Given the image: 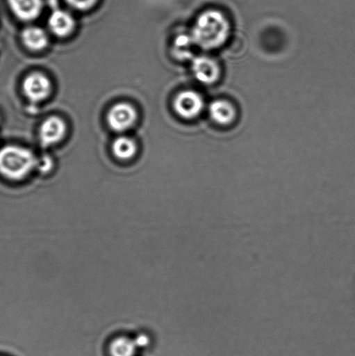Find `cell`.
I'll return each instance as SVG.
<instances>
[{
	"label": "cell",
	"mask_w": 355,
	"mask_h": 356,
	"mask_svg": "<svg viewBox=\"0 0 355 356\" xmlns=\"http://www.w3.org/2000/svg\"><path fill=\"white\" fill-rule=\"evenodd\" d=\"M199 107V100L195 94L183 92L180 94L175 101V108L180 115L183 117L193 116Z\"/></svg>",
	"instance_id": "obj_8"
},
{
	"label": "cell",
	"mask_w": 355,
	"mask_h": 356,
	"mask_svg": "<svg viewBox=\"0 0 355 356\" xmlns=\"http://www.w3.org/2000/svg\"><path fill=\"white\" fill-rule=\"evenodd\" d=\"M49 26L58 37H66L74 30L75 21L68 13L58 10L49 19Z\"/></svg>",
	"instance_id": "obj_6"
},
{
	"label": "cell",
	"mask_w": 355,
	"mask_h": 356,
	"mask_svg": "<svg viewBox=\"0 0 355 356\" xmlns=\"http://www.w3.org/2000/svg\"><path fill=\"white\" fill-rule=\"evenodd\" d=\"M13 12L19 19L30 21L36 19L42 10V0H8Z\"/></svg>",
	"instance_id": "obj_5"
},
{
	"label": "cell",
	"mask_w": 355,
	"mask_h": 356,
	"mask_svg": "<svg viewBox=\"0 0 355 356\" xmlns=\"http://www.w3.org/2000/svg\"><path fill=\"white\" fill-rule=\"evenodd\" d=\"M135 343L137 344L138 348H145L149 343V338L145 334H140L135 339Z\"/></svg>",
	"instance_id": "obj_12"
},
{
	"label": "cell",
	"mask_w": 355,
	"mask_h": 356,
	"mask_svg": "<svg viewBox=\"0 0 355 356\" xmlns=\"http://www.w3.org/2000/svg\"><path fill=\"white\" fill-rule=\"evenodd\" d=\"M69 5L79 10H88L95 5L97 0H66Z\"/></svg>",
	"instance_id": "obj_11"
},
{
	"label": "cell",
	"mask_w": 355,
	"mask_h": 356,
	"mask_svg": "<svg viewBox=\"0 0 355 356\" xmlns=\"http://www.w3.org/2000/svg\"><path fill=\"white\" fill-rule=\"evenodd\" d=\"M66 127L64 121L59 118H48L42 124L40 140L44 146L57 144L65 134Z\"/></svg>",
	"instance_id": "obj_4"
},
{
	"label": "cell",
	"mask_w": 355,
	"mask_h": 356,
	"mask_svg": "<svg viewBox=\"0 0 355 356\" xmlns=\"http://www.w3.org/2000/svg\"><path fill=\"white\" fill-rule=\"evenodd\" d=\"M137 111L129 104H117L108 113L110 127L116 131H124L131 128L137 120Z\"/></svg>",
	"instance_id": "obj_2"
},
{
	"label": "cell",
	"mask_w": 355,
	"mask_h": 356,
	"mask_svg": "<svg viewBox=\"0 0 355 356\" xmlns=\"http://www.w3.org/2000/svg\"><path fill=\"white\" fill-rule=\"evenodd\" d=\"M23 89L28 99L33 102H40L50 94L51 83L47 76L40 73H33L24 79Z\"/></svg>",
	"instance_id": "obj_3"
},
{
	"label": "cell",
	"mask_w": 355,
	"mask_h": 356,
	"mask_svg": "<svg viewBox=\"0 0 355 356\" xmlns=\"http://www.w3.org/2000/svg\"><path fill=\"white\" fill-rule=\"evenodd\" d=\"M51 168V159L47 158H44L42 159V162L40 165V170L42 172H48L49 170Z\"/></svg>",
	"instance_id": "obj_13"
},
{
	"label": "cell",
	"mask_w": 355,
	"mask_h": 356,
	"mask_svg": "<svg viewBox=\"0 0 355 356\" xmlns=\"http://www.w3.org/2000/svg\"><path fill=\"white\" fill-rule=\"evenodd\" d=\"M38 165V160L29 149L6 146L0 149V174L10 180L24 179Z\"/></svg>",
	"instance_id": "obj_1"
},
{
	"label": "cell",
	"mask_w": 355,
	"mask_h": 356,
	"mask_svg": "<svg viewBox=\"0 0 355 356\" xmlns=\"http://www.w3.org/2000/svg\"><path fill=\"white\" fill-rule=\"evenodd\" d=\"M22 40L24 45L33 51L43 50L47 47L48 38L40 27H28L24 30Z\"/></svg>",
	"instance_id": "obj_7"
},
{
	"label": "cell",
	"mask_w": 355,
	"mask_h": 356,
	"mask_svg": "<svg viewBox=\"0 0 355 356\" xmlns=\"http://www.w3.org/2000/svg\"><path fill=\"white\" fill-rule=\"evenodd\" d=\"M138 348L135 340L127 337H118L111 343L110 354L111 356H134Z\"/></svg>",
	"instance_id": "obj_9"
},
{
	"label": "cell",
	"mask_w": 355,
	"mask_h": 356,
	"mask_svg": "<svg viewBox=\"0 0 355 356\" xmlns=\"http://www.w3.org/2000/svg\"><path fill=\"white\" fill-rule=\"evenodd\" d=\"M113 151L114 155L119 159H130L137 152V145L131 138H118L113 143Z\"/></svg>",
	"instance_id": "obj_10"
}]
</instances>
